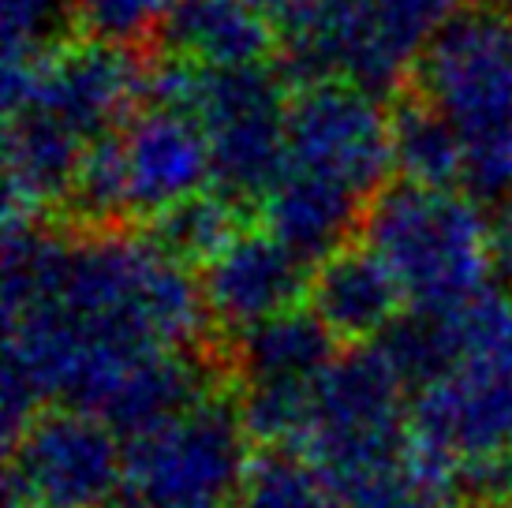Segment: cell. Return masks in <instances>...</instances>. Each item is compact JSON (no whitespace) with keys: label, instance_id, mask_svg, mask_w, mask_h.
I'll list each match as a JSON object with an SVG mask.
<instances>
[{"label":"cell","instance_id":"cell-1","mask_svg":"<svg viewBox=\"0 0 512 508\" xmlns=\"http://www.w3.org/2000/svg\"><path fill=\"white\" fill-rule=\"evenodd\" d=\"M460 139L464 191L475 202L512 198V23L494 4H475L438 30L412 75Z\"/></svg>","mask_w":512,"mask_h":508},{"label":"cell","instance_id":"cell-2","mask_svg":"<svg viewBox=\"0 0 512 508\" xmlns=\"http://www.w3.org/2000/svg\"><path fill=\"white\" fill-rule=\"evenodd\" d=\"M285 71L270 64L251 68H195L180 57L150 64V101L187 113L206 135L214 184L243 206L266 202L288 157V90Z\"/></svg>","mask_w":512,"mask_h":508},{"label":"cell","instance_id":"cell-3","mask_svg":"<svg viewBox=\"0 0 512 508\" xmlns=\"http://www.w3.org/2000/svg\"><path fill=\"white\" fill-rule=\"evenodd\" d=\"M359 236L415 311H460L490 292V225L468 191L393 180L370 202Z\"/></svg>","mask_w":512,"mask_h":508},{"label":"cell","instance_id":"cell-4","mask_svg":"<svg viewBox=\"0 0 512 508\" xmlns=\"http://www.w3.org/2000/svg\"><path fill=\"white\" fill-rule=\"evenodd\" d=\"M240 400L214 393L124 445L120 508H236L251 471Z\"/></svg>","mask_w":512,"mask_h":508},{"label":"cell","instance_id":"cell-5","mask_svg":"<svg viewBox=\"0 0 512 508\" xmlns=\"http://www.w3.org/2000/svg\"><path fill=\"white\" fill-rule=\"evenodd\" d=\"M408 385L378 344L337 352L311 396L303 456L337 490L408 456Z\"/></svg>","mask_w":512,"mask_h":508},{"label":"cell","instance_id":"cell-6","mask_svg":"<svg viewBox=\"0 0 512 508\" xmlns=\"http://www.w3.org/2000/svg\"><path fill=\"white\" fill-rule=\"evenodd\" d=\"M150 101V64L135 49L60 42L30 64L4 68V109L38 113L86 146L120 135Z\"/></svg>","mask_w":512,"mask_h":508},{"label":"cell","instance_id":"cell-7","mask_svg":"<svg viewBox=\"0 0 512 508\" xmlns=\"http://www.w3.org/2000/svg\"><path fill=\"white\" fill-rule=\"evenodd\" d=\"M285 172L367 206L393 184V131L385 98L352 83L299 86L288 109Z\"/></svg>","mask_w":512,"mask_h":508},{"label":"cell","instance_id":"cell-8","mask_svg":"<svg viewBox=\"0 0 512 508\" xmlns=\"http://www.w3.org/2000/svg\"><path fill=\"white\" fill-rule=\"evenodd\" d=\"M124 445L105 419L45 408L8 445V508H120Z\"/></svg>","mask_w":512,"mask_h":508},{"label":"cell","instance_id":"cell-9","mask_svg":"<svg viewBox=\"0 0 512 508\" xmlns=\"http://www.w3.org/2000/svg\"><path fill=\"white\" fill-rule=\"evenodd\" d=\"M281 71L292 86L352 83L378 98L408 83L389 60L374 0H299L277 27Z\"/></svg>","mask_w":512,"mask_h":508},{"label":"cell","instance_id":"cell-10","mask_svg":"<svg viewBox=\"0 0 512 508\" xmlns=\"http://www.w3.org/2000/svg\"><path fill=\"white\" fill-rule=\"evenodd\" d=\"M120 169L128 217L157 221L161 213L206 191L214 161L202 127L187 113L146 105L120 135Z\"/></svg>","mask_w":512,"mask_h":508},{"label":"cell","instance_id":"cell-11","mask_svg":"<svg viewBox=\"0 0 512 508\" xmlns=\"http://www.w3.org/2000/svg\"><path fill=\"white\" fill-rule=\"evenodd\" d=\"M311 266L292 254L270 228H247L202 273L210 322L243 337L247 329L299 307Z\"/></svg>","mask_w":512,"mask_h":508},{"label":"cell","instance_id":"cell-12","mask_svg":"<svg viewBox=\"0 0 512 508\" xmlns=\"http://www.w3.org/2000/svg\"><path fill=\"white\" fill-rule=\"evenodd\" d=\"M307 307L348 348L378 344L408 311L404 288L367 243H344L311 269Z\"/></svg>","mask_w":512,"mask_h":508},{"label":"cell","instance_id":"cell-13","mask_svg":"<svg viewBox=\"0 0 512 508\" xmlns=\"http://www.w3.org/2000/svg\"><path fill=\"white\" fill-rule=\"evenodd\" d=\"M161 42L195 68H251L277 49V27L247 0H172Z\"/></svg>","mask_w":512,"mask_h":508},{"label":"cell","instance_id":"cell-14","mask_svg":"<svg viewBox=\"0 0 512 508\" xmlns=\"http://www.w3.org/2000/svg\"><path fill=\"white\" fill-rule=\"evenodd\" d=\"M337 340L311 314V307H292L270 322L236 337V374L251 381H311L333 363Z\"/></svg>","mask_w":512,"mask_h":508},{"label":"cell","instance_id":"cell-15","mask_svg":"<svg viewBox=\"0 0 512 508\" xmlns=\"http://www.w3.org/2000/svg\"><path fill=\"white\" fill-rule=\"evenodd\" d=\"M393 131V172L404 184L464 191V154L445 116L415 90L397 94L389 109Z\"/></svg>","mask_w":512,"mask_h":508},{"label":"cell","instance_id":"cell-16","mask_svg":"<svg viewBox=\"0 0 512 508\" xmlns=\"http://www.w3.org/2000/svg\"><path fill=\"white\" fill-rule=\"evenodd\" d=\"M247 206L236 198L221 195V191H202V195L187 198L180 206H172L169 213H161L157 221H150V240L169 251L176 262L184 266H210L217 254L232 247L240 232H247L243 225Z\"/></svg>","mask_w":512,"mask_h":508},{"label":"cell","instance_id":"cell-17","mask_svg":"<svg viewBox=\"0 0 512 508\" xmlns=\"http://www.w3.org/2000/svg\"><path fill=\"white\" fill-rule=\"evenodd\" d=\"M236 508H348L337 486L299 452H262L247 471Z\"/></svg>","mask_w":512,"mask_h":508},{"label":"cell","instance_id":"cell-18","mask_svg":"<svg viewBox=\"0 0 512 508\" xmlns=\"http://www.w3.org/2000/svg\"><path fill=\"white\" fill-rule=\"evenodd\" d=\"M172 0H75L72 23L83 38L120 49H139L161 34Z\"/></svg>","mask_w":512,"mask_h":508},{"label":"cell","instance_id":"cell-19","mask_svg":"<svg viewBox=\"0 0 512 508\" xmlns=\"http://www.w3.org/2000/svg\"><path fill=\"white\" fill-rule=\"evenodd\" d=\"M348 508H449L453 494L430 482L423 471L404 456L397 467H385L370 479H359L352 486L337 490Z\"/></svg>","mask_w":512,"mask_h":508},{"label":"cell","instance_id":"cell-20","mask_svg":"<svg viewBox=\"0 0 512 508\" xmlns=\"http://www.w3.org/2000/svg\"><path fill=\"white\" fill-rule=\"evenodd\" d=\"M72 0H4V68L30 64L49 53L57 42V30L64 23V8Z\"/></svg>","mask_w":512,"mask_h":508},{"label":"cell","instance_id":"cell-21","mask_svg":"<svg viewBox=\"0 0 512 508\" xmlns=\"http://www.w3.org/2000/svg\"><path fill=\"white\" fill-rule=\"evenodd\" d=\"M247 4H251L262 19H270L273 27H281L288 15H292V8H296L299 0H247Z\"/></svg>","mask_w":512,"mask_h":508},{"label":"cell","instance_id":"cell-22","mask_svg":"<svg viewBox=\"0 0 512 508\" xmlns=\"http://www.w3.org/2000/svg\"><path fill=\"white\" fill-rule=\"evenodd\" d=\"M464 508H512V494H490V497H475L471 505Z\"/></svg>","mask_w":512,"mask_h":508},{"label":"cell","instance_id":"cell-23","mask_svg":"<svg viewBox=\"0 0 512 508\" xmlns=\"http://www.w3.org/2000/svg\"><path fill=\"white\" fill-rule=\"evenodd\" d=\"M494 8H501V12L509 15V23H512V0H494Z\"/></svg>","mask_w":512,"mask_h":508},{"label":"cell","instance_id":"cell-24","mask_svg":"<svg viewBox=\"0 0 512 508\" xmlns=\"http://www.w3.org/2000/svg\"><path fill=\"white\" fill-rule=\"evenodd\" d=\"M19 508H34V505H19Z\"/></svg>","mask_w":512,"mask_h":508},{"label":"cell","instance_id":"cell-25","mask_svg":"<svg viewBox=\"0 0 512 508\" xmlns=\"http://www.w3.org/2000/svg\"><path fill=\"white\" fill-rule=\"evenodd\" d=\"M509 479H512V467H509Z\"/></svg>","mask_w":512,"mask_h":508},{"label":"cell","instance_id":"cell-26","mask_svg":"<svg viewBox=\"0 0 512 508\" xmlns=\"http://www.w3.org/2000/svg\"><path fill=\"white\" fill-rule=\"evenodd\" d=\"M72 4H75V0H72Z\"/></svg>","mask_w":512,"mask_h":508}]
</instances>
